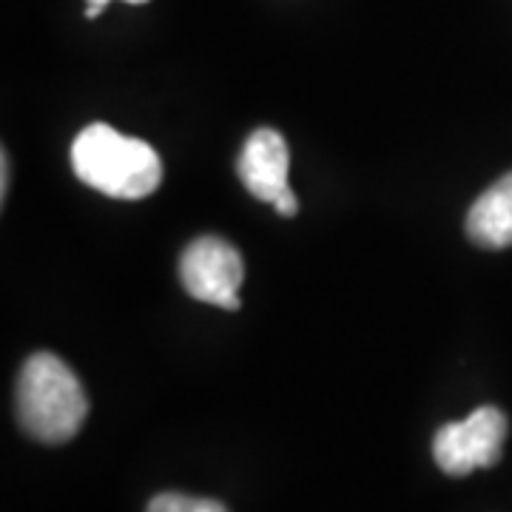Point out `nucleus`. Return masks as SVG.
I'll list each match as a JSON object with an SVG mask.
<instances>
[{
	"instance_id": "nucleus-1",
	"label": "nucleus",
	"mask_w": 512,
	"mask_h": 512,
	"mask_svg": "<svg viewBox=\"0 0 512 512\" xmlns=\"http://www.w3.org/2000/svg\"><path fill=\"white\" fill-rule=\"evenodd\" d=\"M72 165L77 180L114 200L151 197L163 180V163L157 151L106 123H92L77 134Z\"/></svg>"
},
{
	"instance_id": "nucleus-2",
	"label": "nucleus",
	"mask_w": 512,
	"mask_h": 512,
	"mask_svg": "<svg viewBox=\"0 0 512 512\" xmlns=\"http://www.w3.org/2000/svg\"><path fill=\"white\" fill-rule=\"evenodd\" d=\"M20 427L43 444L72 441L89 416V399L80 379L55 353H35L18 376Z\"/></svg>"
},
{
	"instance_id": "nucleus-3",
	"label": "nucleus",
	"mask_w": 512,
	"mask_h": 512,
	"mask_svg": "<svg viewBox=\"0 0 512 512\" xmlns=\"http://www.w3.org/2000/svg\"><path fill=\"white\" fill-rule=\"evenodd\" d=\"M510 421L498 407H478L464 421L444 424L433 439V458L447 476H470L495 467L504 453Z\"/></svg>"
},
{
	"instance_id": "nucleus-4",
	"label": "nucleus",
	"mask_w": 512,
	"mask_h": 512,
	"mask_svg": "<svg viewBox=\"0 0 512 512\" xmlns=\"http://www.w3.org/2000/svg\"><path fill=\"white\" fill-rule=\"evenodd\" d=\"M245 279L242 254L228 239L208 237L194 239L180 256V282L188 296L205 305H217L225 311H239V288Z\"/></svg>"
},
{
	"instance_id": "nucleus-5",
	"label": "nucleus",
	"mask_w": 512,
	"mask_h": 512,
	"mask_svg": "<svg viewBox=\"0 0 512 512\" xmlns=\"http://www.w3.org/2000/svg\"><path fill=\"white\" fill-rule=\"evenodd\" d=\"M288 165L291 151L285 137L276 128H256L239 154L237 174L256 200L276 205L285 194H291Z\"/></svg>"
},
{
	"instance_id": "nucleus-6",
	"label": "nucleus",
	"mask_w": 512,
	"mask_h": 512,
	"mask_svg": "<svg viewBox=\"0 0 512 512\" xmlns=\"http://www.w3.org/2000/svg\"><path fill=\"white\" fill-rule=\"evenodd\" d=\"M467 237L478 248L501 251L512 245V171L493 183L467 214Z\"/></svg>"
},
{
	"instance_id": "nucleus-7",
	"label": "nucleus",
	"mask_w": 512,
	"mask_h": 512,
	"mask_svg": "<svg viewBox=\"0 0 512 512\" xmlns=\"http://www.w3.org/2000/svg\"><path fill=\"white\" fill-rule=\"evenodd\" d=\"M146 512H228L214 498H194L183 493H163L148 501Z\"/></svg>"
},
{
	"instance_id": "nucleus-8",
	"label": "nucleus",
	"mask_w": 512,
	"mask_h": 512,
	"mask_svg": "<svg viewBox=\"0 0 512 512\" xmlns=\"http://www.w3.org/2000/svg\"><path fill=\"white\" fill-rule=\"evenodd\" d=\"M111 0H86V18H97L106 6H109ZM126 3H134V6H140V3H148V0H126Z\"/></svg>"
},
{
	"instance_id": "nucleus-9",
	"label": "nucleus",
	"mask_w": 512,
	"mask_h": 512,
	"mask_svg": "<svg viewBox=\"0 0 512 512\" xmlns=\"http://www.w3.org/2000/svg\"><path fill=\"white\" fill-rule=\"evenodd\" d=\"M3 180H0V194H3V200H6V191H9V157L3 154Z\"/></svg>"
}]
</instances>
